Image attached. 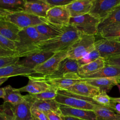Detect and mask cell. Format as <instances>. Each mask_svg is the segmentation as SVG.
Instances as JSON below:
<instances>
[{"label": "cell", "mask_w": 120, "mask_h": 120, "mask_svg": "<svg viewBox=\"0 0 120 120\" xmlns=\"http://www.w3.org/2000/svg\"><path fill=\"white\" fill-rule=\"evenodd\" d=\"M81 35V32L75 26L69 24L64 26V32L60 36L38 43L36 46L35 53L39 52L55 53L68 50L70 46L79 39Z\"/></svg>", "instance_id": "obj_1"}, {"label": "cell", "mask_w": 120, "mask_h": 120, "mask_svg": "<svg viewBox=\"0 0 120 120\" xmlns=\"http://www.w3.org/2000/svg\"><path fill=\"white\" fill-rule=\"evenodd\" d=\"M19 41L15 42L17 56L26 57L35 53L36 46L39 42L47 40L40 34L35 27L21 29L18 33Z\"/></svg>", "instance_id": "obj_2"}, {"label": "cell", "mask_w": 120, "mask_h": 120, "mask_svg": "<svg viewBox=\"0 0 120 120\" xmlns=\"http://www.w3.org/2000/svg\"><path fill=\"white\" fill-rule=\"evenodd\" d=\"M55 100L60 105L84 110L94 111L105 107L98 104L92 98L77 95L61 89H58Z\"/></svg>", "instance_id": "obj_3"}, {"label": "cell", "mask_w": 120, "mask_h": 120, "mask_svg": "<svg viewBox=\"0 0 120 120\" xmlns=\"http://www.w3.org/2000/svg\"><path fill=\"white\" fill-rule=\"evenodd\" d=\"M95 36L82 33L79 39L67 50V58L79 60L86 53L95 49Z\"/></svg>", "instance_id": "obj_4"}, {"label": "cell", "mask_w": 120, "mask_h": 120, "mask_svg": "<svg viewBox=\"0 0 120 120\" xmlns=\"http://www.w3.org/2000/svg\"><path fill=\"white\" fill-rule=\"evenodd\" d=\"M6 19L21 29L35 27L49 22L46 18L39 17L24 11L14 12L7 16Z\"/></svg>", "instance_id": "obj_5"}, {"label": "cell", "mask_w": 120, "mask_h": 120, "mask_svg": "<svg viewBox=\"0 0 120 120\" xmlns=\"http://www.w3.org/2000/svg\"><path fill=\"white\" fill-rule=\"evenodd\" d=\"M100 21L89 14L80 16L71 17L69 24L75 26L82 33L95 36L98 33Z\"/></svg>", "instance_id": "obj_6"}, {"label": "cell", "mask_w": 120, "mask_h": 120, "mask_svg": "<svg viewBox=\"0 0 120 120\" xmlns=\"http://www.w3.org/2000/svg\"><path fill=\"white\" fill-rule=\"evenodd\" d=\"M67 58V50L55 52L53 56L43 63L37 66L34 69V75L45 76L51 75L55 71L60 62Z\"/></svg>", "instance_id": "obj_7"}, {"label": "cell", "mask_w": 120, "mask_h": 120, "mask_svg": "<svg viewBox=\"0 0 120 120\" xmlns=\"http://www.w3.org/2000/svg\"><path fill=\"white\" fill-rule=\"evenodd\" d=\"M120 4V0H92L89 14L101 22Z\"/></svg>", "instance_id": "obj_8"}, {"label": "cell", "mask_w": 120, "mask_h": 120, "mask_svg": "<svg viewBox=\"0 0 120 120\" xmlns=\"http://www.w3.org/2000/svg\"><path fill=\"white\" fill-rule=\"evenodd\" d=\"M95 47L104 59L120 56V42L114 39L102 38L96 40Z\"/></svg>", "instance_id": "obj_9"}, {"label": "cell", "mask_w": 120, "mask_h": 120, "mask_svg": "<svg viewBox=\"0 0 120 120\" xmlns=\"http://www.w3.org/2000/svg\"><path fill=\"white\" fill-rule=\"evenodd\" d=\"M27 77L29 82L26 85L19 88L20 92H27L30 94H36L44 92L51 87L42 76L32 75Z\"/></svg>", "instance_id": "obj_10"}, {"label": "cell", "mask_w": 120, "mask_h": 120, "mask_svg": "<svg viewBox=\"0 0 120 120\" xmlns=\"http://www.w3.org/2000/svg\"><path fill=\"white\" fill-rule=\"evenodd\" d=\"M71 16L65 7L51 8L47 12L46 18L49 22L64 26L69 24Z\"/></svg>", "instance_id": "obj_11"}, {"label": "cell", "mask_w": 120, "mask_h": 120, "mask_svg": "<svg viewBox=\"0 0 120 120\" xmlns=\"http://www.w3.org/2000/svg\"><path fill=\"white\" fill-rule=\"evenodd\" d=\"M79 67L80 65L77 60L66 58L60 62L55 71L51 75L43 77L46 79H52L59 77L68 74L78 73Z\"/></svg>", "instance_id": "obj_12"}, {"label": "cell", "mask_w": 120, "mask_h": 120, "mask_svg": "<svg viewBox=\"0 0 120 120\" xmlns=\"http://www.w3.org/2000/svg\"><path fill=\"white\" fill-rule=\"evenodd\" d=\"M45 79L51 86L61 90H66L73 85L82 81L78 73L68 74L55 78H45Z\"/></svg>", "instance_id": "obj_13"}, {"label": "cell", "mask_w": 120, "mask_h": 120, "mask_svg": "<svg viewBox=\"0 0 120 120\" xmlns=\"http://www.w3.org/2000/svg\"><path fill=\"white\" fill-rule=\"evenodd\" d=\"M26 99L30 101L31 107L36 109L43 112L53 111L61 115L60 110V105L54 99L39 100L32 98L30 94L24 96Z\"/></svg>", "instance_id": "obj_14"}, {"label": "cell", "mask_w": 120, "mask_h": 120, "mask_svg": "<svg viewBox=\"0 0 120 120\" xmlns=\"http://www.w3.org/2000/svg\"><path fill=\"white\" fill-rule=\"evenodd\" d=\"M51 8L45 0H26L23 7V11L34 15L46 17L47 13Z\"/></svg>", "instance_id": "obj_15"}, {"label": "cell", "mask_w": 120, "mask_h": 120, "mask_svg": "<svg viewBox=\"0 0 120 120\" xmlns=\"http://www.w3.org/2000/svg\"><path fill=\"white\" fill-rule=\"evenodd\" d=\"M60 110L61 116H71L84 120H97L94 111L78 109L60 104Z\"/></svg>", "instance_id": "obj_16"}, {"label": "cell", "mask_w": 120, "mask_h": 120, "mask_svg": "<svg viewBox=\"0 0 120 120\" xmlns=\"http://www.w3.org/2000/svg\"><path fill=\"white\" fill-rule=\"evenodd\" d=\"M64 90L77 95L92 98L100 92L98 88L85 82L83 80Z\"/></svg>", "instance_id": "obj_17"}, {"label": "cell", "mask_w": 120, "mask_h": 120, "mask_svg": "<svg viewBox=\"0 0 120 120\" xmlns=\"http://www.w3.org/2000/svg\"><path fill=\"white\" fill-rule=\"evenodd\" d=\"M92 0H73L65 8L71 17L80 16L89 14L92 6Z\"/></svg>", "instance_id": "obj_18"}, {"label": "cell", "mask_w": 120, "mask_h": 120, "mask_svg": "<svg viewBox=\"0 0 120 120\" xmlns=\"http://www.w3.org/2000/svg\"><path fill=\"white\" fill-rule=\"evenodd\" d=\"M85 82L98 88L100 92H109L115 85L120 84V78H96L82 79Z\"/></svg>", "instance_id": "obj_19"}, {"label": "cell", "mask_w": 120, "mask_h": 120, "mask_svg": "<svg viewBox=\"0 0 120 120\" xmlns=\"http://www.w3.org/2000/svg\"><path fill=\"white\" fill-rule=\"evenodd\" d=\"M34 75L33 69L27 68L18 63L5 66L0 68V77L22 75L28 76Z\"/></svg>", "instance_id": "obj_20"}, {"label": "cell", "mask_w": 120, "mask_h": 120, "mask_svg": "<svg viewBox=\"0 0 120 120\" xmlns=\"http://www.w3.org/2000/svg\"><path fill=\"white\" fill-rule=\"evenodd\" d=\"M54 53L47 52H38L28 57H24L22 60H19L18 63L33 70L36 67L45 62L53 56Z\"/></svg>", "instance_id": "obj_21"}, {"label": "cell", "mask_w": 120, "mask_h": 120, "mask_svg": "<svg viewBox=\"0 0 120 120\" xmlns=\"http://www.w3.org/2000/svg\"><path fill=\"white\" fill-rule=\"evenodd\" d=\"M25 98V97H24ZM23 102L12 105L15 120H33L34 116L31 113V104L26 99Z\"/></svg>", "instance_id": "obj_22"}, {"label": "cell", "mask_w": 120, "mask_h": 120, "mask_svg": "<svg viewBox=\"0 0 120 120\" xmlns=\"http://www.w3.org/2000/svg\"><path fill=\"white\" fill-rule=\"evenodd\" d=\"M38 31L46 38L47 40L60 36L64 30V26L47 22L35 26Z\"/></svg>", "instance_id": "obj_23"}, {"label": "cell", "mask_w": 120, "mask_h": 120, "mask_svg": "<svg viewBox=\"0 0 120 120\" xmlns=\"http://www.w3.org/2000/svg\"><path fill=\"white\" fill-rule=\"evenodd\" d=\"M21 29L6 18H0V34L6 38L17 42L18 33Z\"/></svg>", "instance_id": "obj_24"}, {"label": "cell", "mask_w": 120, "mask_h": 120, "mask_svg": "<svg viewBox=\"0 0 120 120\" xmlns=\"http://www.w3.org/2000/svg\"><path fill=\"white\" fill-rule=\"evenodd\" d=\"M80 77L82 79L96 78H120V67L114 65H105L104 67L96 72L88 75L80 76Z\"/></svg>", "instance_id": "obj_25"}, {"label": "cell", "mask_w": 120, "mask_h": 120, "mask_svg": "<svg viewBox=\"0 0 120 120\" xmlns=\"http://www.w3.org/2000/svg\"><path fill=\"white\" fill-rule=\"evenodd\" d=\"M4 103H9L12 105L20 103L25 100L24 96L21 94L19 89H15L8 85L3 88Z\"/></svg>", "instance_id": "obj_26"}, {"label": "cell", "mask_w": 120, "mask_h": 120, "mask_svg": "<svg viewBox=\"0 0 120 120\" xmlns=\"http://www.w3.org/2000/svg\"><path fill=\"white\" fill-rule=\"evenodd\" d=\"M105 65V60L100 57L93 61L80 66L78 74L80 76L88 75L99 70Z\"/></svg>", "instance_id": "obj_27"}, {"label": "cell", "mask_w": 120, "mask_h": 120, "mask_svg": "<svg viewBox=\"0 0 120 120\" xmlns=\"http://www.w3.org/2000/svg\"><path fill=\"white\" fill-rule=\"evenodd\" d=\"M98 35L105 39H114L120 38V23L106 26L98 31Z\"/></svg>", "instance_id": "obj_28"}, {"label": "cell", "mask_w": 120, "mask_h": 120, "mask_svg": "<svg viewBox=\"0 0 120 120\" xmlns=\"http://www.w3.org/2000/svg\"><path fill=\"white\" fill-rule=\"evenodd\" d=\"M116 23H120V4L113 8L105 18L100 22L98 32L106 26Z\"/></svg>", "instance_id": "obj_29"}, {"label": "cell", "mask_w": 120, "mask_h": 120, "mask_svg": "<svg viewBox=\"0 0 120 120\" xmlns=\"http://www.w3.org/2000/svg\"><path fill=\"white\" fill-rule=\"evenodd\" d=\"M97 120H120V114L112 111L109 108H98L94 111Z\"/></svg>", "instance_id": "obj_30"}, {"label": "cell", "mask_w": 120, "mask_h": 120, "mask_svg": "<svg viewBox=\"0 0 120 120\" xmlns=\"http://www.w3.org/2000/svg\"><path fill=\"white\" fill-rule=\"evenodd\" d=\"M26 0H0V8L14 12L23 11Z\"/></svg>", "instance_id": "obj_31"}, {"label": "cell", "mask_w": 120, "mask_h": 120, "mask_svg": "<svg viewBox=\"0 0 120 120\" xmlns=\"http://www.w3.org/2000/svg\"><path fill=\"white\" fill-rule=\"evenodd\" d=\"M92 99L98 104L108 107L115 112L114 109L115 103L111 101L110 97L107 94L106 92H100L98 94L93 97Z\"/></svg>", "instance_id": "obj_32"}, {"label": "cell", "mask_w": 120, "mask_h": 120, "mask_svg": "<svg viewBox=\"0 0 120 120\" xmlns=\"http://www.w3.org/2000/svg\"><path fill=\"white\" fill-rule=\"evenodd\" d=\"M58 88L51 86L50 89L44 92L36 94L30 95L32 98L39 100L54 99L58 94Z\"/></svg>", "instance_id": "obj_33"}, {"label": "cell", "mask_w": 120, "mask_h": 120, "mask_svg": "<svg viewBox=\"0 0 120 120\" xmlns=\"http://www.w3.org/2000/svg\"><path fill=\"white\" fill-rule=\"evenodd\" d=\"M100 57V56L99 52L96 49H94L92 51L86 53L77 61L80 66H81L93 61Z\"/></svg>", "instance_id": "obj_34"}, {"label": "cell", "mask_w": 120, "mask_h": 120, "mask_svg": "<svg viewBox=\"0 0 120 120\" xmlns=\"http://www.w3.org/2000/svg\"><path fill=\"white\" fill-rule=\"evenodd\" d=\"M0 48L7 51L16 52L15 42L0 34Z\"/></svg>", "instance_id": "obj_35"}, {"label": "cell", "mask_w": 120, "mask_h": 120, "mask_svg": "<svg viewBox=\"0 0 120 120\" xmlns=\"http://www.w3.org/2000/svg\"><path fill=\"white\" fill-rule=\"evenodd\" d=\"M18 57H6L0 58V68L5 66L17 63L19 61Z\"/></svg>", "instance_id": "obj_36"}, {"label": "cell", "mask_w": 120, "mask_h": 120, "mask_svg": "<svg viewBox=\"0 0 120 120\" xmlns=\"http://www.w3.org/2000/svg\"><path fill=\"white\" fill-rule=\"evenodd\" d=\"M51 8L55 7H65L71 3L73 0H45Z\"/></svg>", "instance_id": "obj_37"}, {"label": "cell", "mask_w": 120, "mask_h": 120, "mask_svg": "<svg viewBox=\"0 0 120 120\" xmlns=\"http://www.w3.org/2000/svg\"><path fill=\"white\" fill-rule=\"evenodd\" d=\"M31 113L34 118L39 120H49L47 116L42 112L31 107Z\"/></svg>", "instance_id": "obj_38"}, {"label": "cell", "mask_w": 120, "mask_h": 120, "mask_svg": "<svg viewBox=\"0 0 120 120\" xmlns=\"http://www.w3.org/2000/svg\"><path fill=\"white\" fill-rule=\"evenodd\" d=\"M105 65H114L120 67V56L104 59Z\"/></svg>", "instance_id": "obj_39"}, {"label": "cell", "mask_w": 120, "mask_h": 120, "mask_svg": "<svg viewBox=\"0 0 120 120\" xmlns=\"http://www.w3.org/2000/svg\"><path fill=\"white\" fill-rule=\"evenodd\" d=\"M47 116L49 120H62L61 115L53 111L44 112Z\"/></svg>", "instance_id": "obj_40"}, {"label": "cell", "mask_w": 120, "mask_h": 120, "mask_svg": "<svg viewBox=\"0 0 120 120\" xmlns=\"http://www.w3.org/2000/svg\"><path fill=\"white\" fill-rule=\"evenodd\" d=\"M12 56H17V52L9 51L5 50L4 49L0 48V58L6 57H12Z\"/></svg>", "instance_id": "obj_41"}, {"label": "cell", "mask_w": 120, "mask_h": 120, "mask_svg": "<svg viewBox=\"0 0 120 120\" xmlns=\"http://www.w3.org/2000/svg\"><path fill=\"white\" fill-rule=\"evenodd\" d=\"M14 12L0 8V18H6L8 15L12 14Z\"/></svg>", "instance_id": "obj_42"}, {"label": "cell", "mask_w": 120, "mask_h": 120, "mask_svg": "<svg viewBox=\"0 0 120 120\" xmlns=\"http://www.w3.org/2000/svg\"><path fill=\"white\" fill-rule=\"evenodd\" d=\"M0 120H14V119L5 112H0Z\"/></svg>", "instance_id": "obj_43"}, {"label": "cell", "mask_w": 120, "mask_h": 120, "mask_svg": "<svg viewBox=\"0 0 120 120\" xmlns=\"http://www.w3.org/2000/svg\"><path fill=\"white\" fill-rule=\"evenodd\" d=\"M61 118L62 120H84L83 119L74 117H71V116H61Z\"/></svg>", "instance_id": "obj_44"}, {"label": "cell", "mask_w": 120, "mask_h": 120, "mask_svg": "<svg viewBox=\"0 0 120 120\" xmlns=\"http://www.w3.org/2000/svg\"><path fill=\"white\" fill-rule=\"evenodd\" d=\"M114 109L115 112L120 114V103H115L114 105Z\"/></svg>", "instance_id": "obj_45"}, {"label": "cell", "mask_w": 120, "mask_h": 120, "mask_svg": "<svg viewBox=\"0 0 120 120\" xmlns=\"http://www.w3.org/2000/svg\"><path fill=\"white\" fill-rule=\"evenodd\" d=\"M110 99H111V101L114 103L120 104V97H118V98L110 97Z\"/></svg>", "instance_id": "obj_46"}, {"label": "cell", "mask_w": 120, "mask_h": 120, "mask_svg": "<svg viewBox=\"0 0 120 120\" xmlns=\"http://www.w3.org/2000/svg\"><path fill=\"white\" fill-rule=\"evenodd\" d=\"M8 77H0V85L8 80Z\"/></svg>", "instance_id": "obj_47"}, {"label": "cell", "mask_w": 120, "mask_h": 120, "mask_svg": "<svg viewBox=\"0 0 120 120\" xmlns=\"http://www.w3.org/2000/svg\"><path fill=\"white\" fill-rule=\"evenodd\" d=\"M4 96V89L3 88H0V98H3Z\"/></svg>", "instance_id": "obj_48"}, {"label": "cell", "mask_w": 120, "mask_h": 120, "mask_svg": "<svg viewBox=\"0 0 120 120\" xmlns=\"http://www.w3.org/2000/svg\"><path fill=\"white\" fill-rule=\"evenodd\" d=\"M114 40H116V41H119V42H120V38H116V39H114Z\"/></svg>", "instance_id": "obj_49"}, {"label": "cell", "mask_w": 120, "mask_h": 120, "mask_svg": "<svg viewBox=\"0 0 120 120\" xmlns=\"http://www.w3.org/2000/svg\"><path fill=\"white\" fill-rule=\"evenodd\" d=\"M118 89H119V91H120V84H118L117 85Z\"/></svg>", "instance_id": "obj_50"}, {"label": "cell", "mask_w": 120, "mask_h": 120, "mask_svg": "<svg viewBox=\"0 0 120 120\" xmlns=\"http://www.w3.org/2000/svg\"><path fill=\"white\" fill-rule=\"evenodd\" d=\"M33 120H38V119H37V118H34Z\"/></svg>", "instance_id": "obj_51"}]
</instances>
